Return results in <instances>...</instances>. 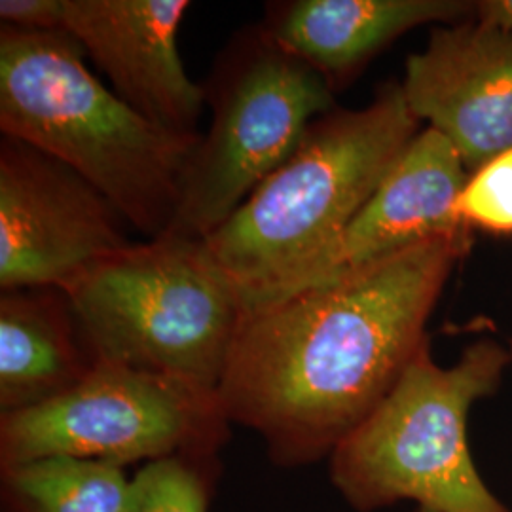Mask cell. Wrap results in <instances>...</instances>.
Instances as JSON below:
<instances>
[{
    "label": "cell",
    "mask_w": 512,
    "mask_h": 512,
    "mask_svg": "<svg viewBox=\"0 0 512 512\" xmlns=\"http://www.w3.org/2000/svg\"><path fill=\"white\" fill-rule=\"evenodd\" d=\"M230 427L217 389L95 361L54 401L0 416V465L50 456L120 469L175 458L215 463Z\"/></svg>",
    "instance_id": "cell-7"
},
{
    "label": "cell",
    "mask_w": 512,
    "mask_h": 512,
    "mask_svg": "<svg viewBox=\"0 0 512 512\" xmlns=\"http://www.w3.org/2000/svg\"><path fill=\"white\" fill-rule=\"evenodd\" d=\"M475 18L512 31V0H480L475 4Z\"/></svg>",
    "instance_id": "cell-18"
},
{
    "label": "cell",
    "mask_w": 512,
    "mask_h": 512,
    "mask_svg": "<svg viewBox=\"0 0 512 512\" xmlns=\"http://www.w3.org/2000/svg\"><path fill=\"white\" fill-rule=\"evenodd\" d=\"M133 478L103 461L50 456L0 465L2 512H128Z\"/></svg>",
    "instance_id": "cell-14"
},
{
    "label": "cell",
    "mask_w": 512,
    "mask_h": 512,
    "mask_svg": "<svg viewBox=\"0 0 512 512\" xmlns=\"http://www.w3.org/2000/svg\"><path fill=\"white\" fill-rule=\"evenodd\" d=\"M93 365L63 289L2 291L0 416L54 401L80 384Z\"/></svg>",
    "instance_id": "cell-13"
},
{
    "label": "cell",
    "mask_w": 512,
    "mask_h": 512,
    "mask_svg": "<svg viewBox=\"0 0 512 512\" xmlns=\"http://www.w3.org/2000/svg\"><path fill=\"white\" fill-rule=\"evenodd\" d=\"M418 512H431V511H421V509H418Z\"/></svg>",
    "instance_id": "cell-20"
},
{
    "label": "cell",
    "mask_w": 512,
    "mask_h": 512,
    "mask_svg": "<svg viewBox=\"0 0 512 512\" xmlns=\"http://www.w3.org/2000/svg\"><path fill=\"white\" fill-rule=\"evenodd\" d=\"M465 0H283L268 2L262 25L330 86L346 88L391 42L421 25L475 16Z\"/></svg>",
    "instance_id": "cell-12"
},
{
    "label": "cell",
    "mask_w": 512,
    "mask_h": 512,
    "mask_svg": "<svg viewBox=\"0 0 512 512\" xmlns=\"http://www.w3.org/2000/svg\"><path fill=\"white\" fill-rule=\"evenodd\" d=\"M401 82L363 109H336L306 129L287 162L205 239L245 311L285 291L323 255L420 133Z\"/></svg>",
    "instance_id": "cell-3"
},
{
    "label": "cell",
    "mask_w": 512,
    "mask_h": 512,
    "mask_svg": "<svg viewBox=\"0 0 512 512\" xmlns=\"http://www.w3.org/2000/svg\"><path fill=\"white\" fill-rule=\"evenodd\" d=\"M410 112L439 131L473 173L512 148V31L475 16L431 31L406 59Z\"/></svg>",
    "instance_id": "cell-9"
},
{
    "label": "cell",
    "mask_w": 512,
    "mask_h": 512,
    "mask_svg": "<svg viewBox=\"0 0 512 512\" xmlns=\"http://www.w3.org/2000/svg\"><path fill=\"white\" fill-rule=\"evenodd\" d=\"M509 353H511V359H512V340L509 342Z\"/></svg>",
    "instance_id": "cell-19"
},
{
    "label": "cell",
    "mask_w": 512,
    "mask_h": 512,
    "mask_svg": "<svg viewBox=\"0 0 512 512\" xmlns=\"http://www.w3.org/2000/svg\"><path fill=\"white\" fill-rule=\"evenodd\" d=\"M467 177L450 141L435 129H421L348 228L285 291L264 304L329 285L423 241L467 230L456 215Z\"/></svg>",
    "instance_id": "cell-11"
},
{
    "label": "cell",
    "mask_w": 512,
    "mask_h": 512,
    "mask_svg": "<svg viewBox=\"0 0 512 512\" xmlns=\"http://www.w3.org/2000/svg\"><path fill=\"white\" fill-rule=\"evenodd\" d=\"M211 126L194 150L165 234L207 239L336 109L329 84L275 42L262 23L241 29L202 84Z\"/></svg>",
    "instance_id": "cell-6"
},
{
    "label": "cell",
    "mask_w": 512,
    "mask_h": 512,
    "mask_svg": "<svg viewBox=\"0 0 512 512\" xmlns=\"http://www.w3.org/2000/svg\"><path fill=\"white\" fill-rule=\"evenodd\" d=\"M128 220L69 165L0 139V289H63L135 241Z\"/></svg>",
    "instance_id": "cell-8"
},
{
    "label": "cell",
    "mask_w": 512,
    "mask_h": 512,
    "mask_svg": "<svg viewBox=\"0 0 512 512\" xmlns=\"http://www.w3.org/2000/svg\"><path fill=\"white\" fill-rule=\"evenodd\" d=\"M0 25L19 31H65V0H2Z\"/></svg>",
    "instance_id": "cell-17"
},
{
    "label": "cell",
    "mask_w": 512,
    "mask_h": 512,
    "mask_svg": "<svg viewBox=\"0 0 512 512\" xmlns=\"http://www.w3.org/2000/svg\"><path fill=\"white\" fill-rule=\"evenodd\" d=\"M456 215L467 230L512 236V148L469 173Z\"/></svg>",
    "instance_id": "cell-16"
},
{
    "label": "cell",
    "mask_w": 512,
    "mask_h": 512,
    "mask_svg": "<svg viewBox=\"0 0 512 512\" xmlns=\"http://www.w3.org/2000/svg\"><path fill=\"white\" fill-rule=\"evenodd\" d=\"M190 8L188 0H65V31L131 109L162 128L200 133L205 93L179 54Z\"/></svg>",
    "instance_id": "cell-10"
},
{
    "label": "cell",
    "mask_w": 512,
    "mask_h": 512,
    "mask_svg": "<svg viewBox=\"0 0 512 512\" xmlns=\"http://www.w3.org/2000/svg\"><path fill=\"white\" fill-rule=\"evenodd\" d=\"M509 348L480 338L440 366L423 344L382 403L330 454V480L357 512L414 501L421 511L512 512L486 486L469 446V414L492 397Z\"/></svg>",
    "instance_id": "cell-4"
},
{
    "label": "cell",
    "mask_w": 512,
    "mask_h": 512,
    "mask_svg": "<svg viewBox=\"0 0 512 512\" xmlns=\"http://www.w3.org/2000/svg\"><path fill=\"white\" fill-rule=\"evenodd\" d=\"M471 232L418 243L329 285L245 311L220 380L230 423L277 467L329 459L401 380Z\"/></svg>",
    "instance_id": "cell-1"
},
{
    "label": "cell",
    "mask_w": 512,
    "mask_h": 512,
    "mask_svg": "<svg viewBox=\"0 0 512 512\" xmlns=\"http://www.w3.org/2000/svg\"><path fill=\"white\" fill-rule=\"evenodd\" d=\"M67 31L0 25V131L69 165L145 239L175 219L200 133L150 122L103 84Z\"/></svg>",
    "instance_id": "cell-2"
},
{
    "label": "cell",
    "mask_w": 512,
    "mask_h": 512,
    "mask_svg": "<svg viewBox=\"0 0 512 512\" xmlns=\"http://www.w3.org/2000/svg\"><path fill=\"white\" fill-rule=\"evenodd\" d=\"M219 461L162 459L133 476L128 512H209Z\"/></svg>",
    "instance_id": "cell-15"
},
{
    "label": "cell",
    "mask_w": 512,
    "mask_h": 512,
    "mask_svg": "<svg viewBox=\"0 0 512 512\" xmlns=\"http://www.w3.org/2000/svg\"><path fill=\"white\" fill-rule=\"evenodd\" d=\"M63 291L95 361L219 389L245 308L205 239L135 241Z\"/></svg>",
    "instance_id": "cell-5"
}]
</instances>
